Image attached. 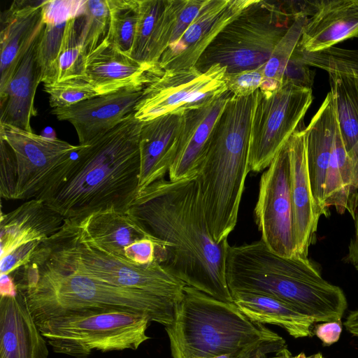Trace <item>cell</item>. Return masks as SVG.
Wrapping results in <instances>:
<instances>
[{
	"instance_id": "obj_43",
	"label": "cell",
	"mask_w": 358,
	"mask_h": 358,
	"mask_svg": "<svg viewBox=\"0 0 358 358\" xmlns=\"http://www.w3.org/2000/svg\"><path fill=\"white\" fill-rule=\"evenodd\" d=\"M341 332V320L322 322L315 329L317 337L327 346L336 343L340 338Z\"/></svg>"
},
{
	"instance_id": "obj_47",
	"label": "cell",
	"mask_w": 358,
	"mask_h": 358,
	"mask_svg": "<svg viewBox=\"0 0 358 358\" xmlns=\"http://www.w3.org/2000/svg\"><path fill=\"white\" fill-rule=\"evenodd\" d=\"M292 357L293 356L289 350L287 348H285L279 352L275 353V355L271 358H292Z\"/></svg>"
},
{
	"instance_id": "obj_37",
	"label": "cell",
	"mask_w": 358,
	"mask_h": 358,
	"mask_svg": "<svg viewBox=\"0 0 358 358\" xmlns=\"http://www.w3.org/2000/svg\"><path fill=\"white\" fill-rule=\"evenodd\" d=\"M43 90L49 95V103L52 109L69 107L99 96L84 78L43 84Z\"/></svg>"
},
{
	"instance_id": "obj_8",
	"label": "cell",
	"mask_w": 358,
	"mask_h": 358,
	"mask_svg": "<svg viewBox=\"0 0 358 358\" xmlns=\"http://www.w3.org/2000/svg\"><path fill=\"white\" fill-rule=\"evenodd\" d=\"M150 322L138 312L99 308L65 310L36 324L55 352L87 358L94 350H137L150 338Z\"/></svg>"
},
{
	"instance_id": "obj_45",
	"label": "cell",
	"mask_w": 358,
	"mask_h": 358,
	"mask_svg": "<svg viewBox=\"0 0 358 358\" xmlns=\"http://www.w3.org/2000/svg\"><path fill=\"white\" fill-rule=\"evenodd\" d=\"M0 292L2 294H13L17 292L16 286L11 274H1Z\"/></svg>"
},
{
	"instance_id": "obj_19",
	"label": "cell",
	"mask_w": 358,
	"mask_h": 358,
	"mask_svg": "<svg viewBox=\"0 0 358 358\" xmlns=\"http://www.w3.org/2000/svg\"><path fill=\"white\" fill-rule=\"evenodd\" d=\"M231 96L228 90L201 106L183 111L177 154L168 173L170 180L196 175L214 127Z\"/></svg>"
},
{
	"instance_id": "obj_33",
	"label": "cell",
	"mask_w": 358,
	"mask_h": 358,
	"mask_svg": "<svg viewBox=\"0 0 358 358\" xmlns=\"http://www.w3.org/2000/svg\"><path fill=\"white\" fill-rule=\"evenodd\" d=\"M110 11L107 41L122 53L131 55L139 16L140 0H106Z\"/></svg>"
},
{
	"instance_id": "obj_16",
	"label": "cell",
	"mask_w": 358,
	"mask_h": 358,
	"mask_svg": "<svg viewBox=\"0 0 358 358\" xmlns=\"http://www.w3.org/2000/svg\"><path fill=\"white\" fill-rule=\"evenodd\" d=\"M143 89H124L99 95L69 107L52 109L60 121H67L75 128L80 145H87L110 131L127 116L143 96Z\"/></svg>"
},
{
	"instance_id": "obj_9",
	"label": "cell",
	"mask_w": 358,
	"mask_h": 358,
	"mask_svg": "<svg viewBox=\"0 0 358 358\" xmlns=\"http://www.w3.org/2000/svg\"><path fill=\"white\" fill-rule=\"evenodd\" d=\"M84 145L0 124V196L39 199L58 180Z\"/></svg>"
},
{
	"instance_id": "obj_6",
	"label": "cell",
	"mask_w": 358,
	"mask_h": 358,
	"mask_svg": "<svg viewBox=\"0 0 358 358\" xmlns=\"http://www.w3.org/2000/svg\"><path fill=\"white\" fill-rule=\"evenodd\" d=\"M173 358H213L264 341L282 338L251 320L234 302L185 285L171 323L165 326Z\"/></svg>"
},
{
	"instance_id": "obj_41",
	"label": "cell",
	"mask_w": 358,
	"mask_h": 358,
	"mask_svg": "<svg viewBox=\"0 0 358 358\" xmlns=\"http://www.w3.org/2000/svg\"><path fill=\"white\" fill-rule=\"evenodd\" d=\"M206 1L183 0L182 5L176 17L169 45L179 40L192 23Z\"/></svg>"
},
{
	"instance_id": "obj_39",
	"label": "cell",
	"mask_w": 358,
	"mask_h": 358,
	"mask_svg": "<svg viewBox=\"0 0 358 358\" xmlns=\"http://www.w3.org/2000/svg\"><path fill=\"white\" fill-rule=\"evenodd\" d=\"M42 241H36L20 245L0 257V273L11 274L30 261Z\"/></svg>"
},
{
	"instance_id": "obj_46",
	"label": "cell",
	"mask_w": 358,
	"mask_h": 358,
	"mask_svg": "<svg viewBox=\"0 0 358 358\" xmlns=\"http://www.w3.org/2000/svg\"><path fill=\"white\" fill-rule=\"evenodd\" d=\"M344 325L350 334L358 336V310L350 312L344 322Z\"/></svg>"
},
{
	"instance_id": "obj_40",
	"label": "cell",
	"mask_w": 358,
	"mask_h": 358,
	"mask_svg": "<svg viewBox=\"0 0 358 358\" xmlns=\"http://www.w3.org/2000/svg\"><path fill=\"white\" fill-rule=\"evenodd\" d=\"M314 78L315 71L294 51L285 70L283 80L289 81L298 87L313 90Z\"/></svg>"
},
{
	"instance_id": "obj_23",
	"label": "cell",
	"mask_w": 358,
	"mask_h": 358,
	"mask_svg": "<svg viewBox=\"0 0 358 358\" xmlns=\"http://www.w3.org/2000/svg\"><path fill=\"white\" fill-rule=\"evenodd\" d=\"M65 218L44 201L32 199L6 213H1L0 257L15 248L43 241L57 232Z\"/></svg>"
},
{
	"instance_id": "obj_35",
	"label": "cell",
	"mask_w": 358,
	"mask_h": 358,
	"mask_svg": "<svg viewBox=\"0 0 358 358\" xmlns=\"http://www.w3.org/2000/svg\"><path fill=\"white\" fill-rule=\"evenodd\" d=\"M110 11L106 0H85L78 16L80 40L87 56L107 38L110 28Z\"/></svg>"
},
{
	"instance_id": "obj_5",
	"label": "cell",
	"mask_w": 358,
	"mask_h": 358,
	"mask_svg": "<svg viewBox=\"0 0 358 358\" xmlns=\"http://www.w3.org/2000/svg\"><path fill=\"white\" fill-rule=\"evenodd\" d=\"M11 275L36 322L65 310L101 308L138 312L151 322L167 326L177 303L31 261Z\"/></svg>"
},
{
	"instance_id": "obj_26",
	"label": "cell",
	"mask_w": 358,
	"mask_h": 358,
	"mask_svg": "<svg viewBox=\"0 0 358 358\" xmlns=\"http://www.w3.org/2000/svg\"><path fill=\"white\" fill-rule=\"evenodd\" d=\"M73 219L84 241L128 262L133 245L148 238L138 222L127 213L103 210Z\"/></svg>"
},
{
	"instance_id": "obj_3",
	"label": "cell",
	"mask_w": 358,
	"mask_h": 358,
	"mask_svg": "<svg viewBox=\"0 0 358 358\" xmlns=\"http://www.w3.org/2000/svg\"><path fill=\"white\" fill-rule=\"evenodd\" d=\"M225 271L231 294L268 295L294 307L315 322L341 321L348 307L343 289L324 279L308 258L278 255L262 239L229 245Z\"/></svg>"
},
{
	"instance_id": "obj_15",
	"label": "cell",
	"mask_w": 358,
	"mask_h": 358,
	"mask_svg": "<svg viewBox=\"0 0 358 358\" xmlns=\"http://www.w3.org/2000/svg\"><path fill=\"white\" fill-rule=\"evenodd\" d=\"M289 162V188L293 213L296 256L308 258L322 216L312 191L307 158L306 127H301L287 143Z\"/></svg>"
},
{
	"instance_id": "obj_1",
	"label": "cell",
	"mask_w": 358,
	"mask_h": 358,
	"mask_svg": "<svg viewBox=\"0 0 358 358\" xmlns=\"http://www.w3.org/2000/svg\"><path fill=\"white\" fill-rule=\"evenodd\" d=\"M127 214L154 242L155 259L166 271L186 285L233 302L225 271L229 244L210 234L196 175L153 182L138 192Z\"/></svg>"
},
{
	"instance_id": "obj_2",
	"label": "cell",
	"mask_w": 358,
	"mask_h": 358,
	"mask_svg": "<svg viewBox=\"0 0 358 358\" xmlns=\"http://www.w3.org/2000/svg\"><path fill=\"white\" fill-rule=\"evenodd\" d=\"M142 124L132 113L117 127L84 145L39 199L65 219L103 210L127 213L138 192Z\"/></svg>"
},
{
	"instance_id": "obj_44",
	"label": "cell",
	"mask_w": 358,
	"mask_h": 358,
	"mask_svg": "<svg viewBox=\"0 0 358 358\" xmlns=\"http://www.w3.org/2000/svg\"><path fill=\"white\" fill-rule=\"evenodd\" d=\"M355 225V232L348 245V251L346 256L347 261L358 272V206L352 217Z\"/></svg>"
},
{
	"instance_id": "obj_12",
	"label": "cell",
	"mask_w": 358,
	"mask_h": 358,
	"mask_svg": "<svg viewBox=\"0 0 358 358\" xmlns=\"http://www.w3.org/2000/svg\"><path fill=\"white\" fill-rule=\"evenodd\" d=\"M227 69L219 64L207 71L195 66L164 71L143 90L134 110L135 117L147 122L157 117L201 106L228 91Z\"/></svg>"
},
{
	"instance_id": "obj_29",
	"label": "cell",
	"mask_w": 358,
	"mask_h": 358,
	"mask_svg": "<svg viewBox=\"0 0 358 358\" xmlns=\"http://www.w3.org/2000/svg\"><path fill=\"white\" fill-rule=\"evenodd\" d=\"M85 0H45L43 27L37 43V59L42 69V83H54L55 62L69 20L80 15Z\"/></svg>"
},
{
	"instance_id": "obj_34",
	"label": "cell",
	"mask_w": 358,
	"mask_h": 358,
	"mask_svg": "<svg viewBox=\"0 0 358 358\" xmlns=\"http://www.w3.org/2000/svg\"><path fill=\"white\" fill-rule=\"evenodd\" d=\"M78 16L71 18L66 24L55 62L53 83L84 78L87 55L83 51L80 40Z\"/></svg>"
},
{
	"instance_id": "obj_22",
	"label": "cell",
	"mask_w": 358,
	"mask_h": 358,
	"mask_svg": "<svg viewBox=\"0 0 358 358\" xmlns=\"http://www.w3.org/2000/svg\"><path fill=\"white\" fill-rule=\"evenodd\" d=\"M354 37L358 38V0L316 1L296 49L320 51Z\"/></svg>"
},
{
	"instance_id": "obj_48",
	"label": "cell",
	"mask_w": 358,
	"mask_h": 358,
	"mask_svg": "<svg viewBox=\"0 0 358 358\" xmlns=\"http://www.w3.org/2000/svg\"><path fill=\"white\" fill-rule=\"evenodd\" d=\"M292 358H323L320 353H316L310 356H306L303 352H301L296 356H293Z\"/></svg>"
},
{
	"instance_id": "obj_11",
	"label": "cell",
	"mask_w": 358,
	"mask_h": 358,
	"mask_svg": "<svg viewBox=\"0 0 358 358\" xmlns=\"http://www.w3.org/2000/svg\"><path fill=\"white\" fill-rule=\"evenodd\" d=\"M313 101V90L283 80L273 92L258 90L252 117L249 167L259 172L268 168L302 124Z\"/></svg>"
},
{
	"instance_id": "obj_10",
	"label": "cell",
	"mask_w": 358,
	"mask_h": 358,
	"mask_svg": "<svg viewBox=\"0 0 358 358\" xmlns=\"http://www.w3.org/2000/svg\"><path fill=\"white\" fill-rule=\"evenodd\" d=\"M255 0L209 45L195 66L201 71L219 64L227 73L264 65L296 15L290 1Z\"/></svg>"
},
{
	"instance_id": "obj_30",
	"label": "cell",
	"mask_w": 358,
	"mask_h": 358,
	"mask_svg": "<svg viewBox=\"0 0 358 358\" xmlns=\"http://www.w3.org/2000/svg\"><path fill=\"white\" fill-rule=\"evenodd\" d=\"M324 203L342 215L352 216L358 206V191L355 185L354 169L345 148L340 126L336 129L324 185Z\"/></svg>"
},
{
	"instance_id": "obj_27",
	"label": "cell",
	"mask_w": 358,
	"mask_h": 358,
	"mask_svg": "<svg viewBox=\"0 0 358 358\" xmlns=\"http://www.w3.org/2000/svg\"><path fill=\"white\" fill-rule=\"evenodd\" d=\"M38 37L29 47L0 94V124L28 131H33L30 121L36 113L34 97L38 84L42 83V69L37 59Z\"/></svg>"
},
{
	"instance_id": "obj_28",
	"label": "cell",
	"mask_w": 358,
	"mask_h": 358,
	"mask_svg": "<svg viewBox=\"0 0 358 358\" xmlns=\"http://www.w3.org/2000/svg\"><path fill=\"white\" fill-rule=\"evenodd\" d=\"M231 296L240 310L254 322L279 326L295 338L313 335L315 322L281 300L248 292L234 293Z\"/></svg>"
},
{
	"instance_id": "obj_38",
	"label": "cell",
	"mask_w": 358,
	"mask_h": 358,
	"mask_svg": "<svg viewBox=\"0 0 358 358\" xmlns=\"http://www.w3.org/2000/svg\"><path fill=\"white\" fill-rule=\"evenodd\" d=\"M264 66L233 73H226L225 83L227 90L237 97L253 94L259 90L264 80Z\"/></svg>"
},
{
	"instance_id": "obj_31",
	"label": "cell",
	"mask_w": 358,
	"mask_h": 358,
	"mask_svg": "<svg viewBox=\"0 0 358 358\" xmlns=\"http://www.w3.org/2000/svg\"><path fill=\"white\" fill-rule=\"evenodd\" d=\"M347 151L358 141V78L328 73Z\"/></svg>"
},
{
	"instance_id": "obj_7",
	"label": "cell",
	"mask_w": 358,
	"mask_h": 358,
	"mask_svg": "<svg viewBox=\"0 0 358 358\" xmlns=\"http://www.w3.org/2000/svg\"><path fill=\"white\" fill-rule=\"evenodd\" d=\"M31 261L177 302L186 285L157 260L135 264L92 245L80 237L73 218L65 219L57 232L41 242Z\"/></svg>"
},
{
	"instance_id": "obj_13",
	"label": "cell",
	"mask_w": 358,
	"mask_h": 358,
	"mask_svg": "<svg viewBox=\"0 0 358 358\" xmlns=\"http://www.w3.org/2000/svg\"><path fill=\"white\" fill-rule=\"evenodd\" d=\"M255 215L262 240L271 251L296 256L287 144L262 175Z\"/></svg>"
},
{
	"instance_id": "obj_18",
	"label": "cell",
	"mask_w": 358,
	"mask_h": 358,
	"mask_svg": "<svg viewBox=\"0 0 358 358\" xmlns=\"http://www.w3.org/2000/svg\"><path fill=\"white\" fill-rule=\"evenodd\" d=\"M45 1L16 0L1 13L0 94L43 27Z\"/></svg>"
},
{
	"instance_id": "obj_14",
	"label": "cell",
	"mask_w": 358,
	"mask_h": 358,
	"mask_svg": "<svg viewBox=\"0 0 358 358\" xmlns=\"http://www.w3.org/2000/svg\"><path fill=\"white\" fill-rule=\"evenodd\" d=\"M255 0H207L178 41L169 45L159 64L163 70L194 66L220 31Z\"/></svg>"
},
{
	"instance_id": "obj_17",
	"label": "cell",
	"mask_w": 358,
	"mask_h": 358,
	"mask_svg": "<svg viewBox=\"0 0 358 358\" xmlns=\"http://www.w3.org/2000/svg\"><path fill=\"white\" fill-rule=\"evenodd\" d=\"M163 72L159 64L139 62L106 38L87 56L84 78L102 95L124 89H143Z\"/></svg>"
},
{
	"instance_id": "obj_25",
	"label": "cell",
	"mask_w": 358,
	"mask_h": 358,
	"mask_svg": "<svg viewBox=\"0 0 358 358\" xmlns=\"http://www.w3.org/2000/svg\"><path fill=\"white\" fill-rule=\"evenodd\" d=\"M183 0H140L139 16L130 57L159 64L169 47Z\"/></svg>"
},
{
	"instance_id": "obj_24",
	"label": "cell",
	"mask_w": 358,
	"mask_h": 358,
	"mask_svg": "<svg viewBox=\"0 0 358 358\" xmlns=\"http://www.w3.org/2000/svg\"><path fill=\"white\" fill-rule=\"evenodd\" d=\"M339 126L334 96L329 91L306 127L310 184L315 201L322 216L329 215V208L324 203V185L334 138Z\"/></svg>"
},
{
	"instance_id": "obj_32",
	"label": "cell",
	"mask_w": 358,
	"mask_h": 358,
	"mask_svg": "<svg viewBox=\"0 0 358 358\" xmlns=\"http://www.w3.org/2000/svg\"><path fill=\"white\" fill-rule=\"evenodd\" d=\"M308 19V16L303 14L296 15L274 48L264 66V80L260 91L273 92L281 87L285 70L298 45Z\"/></svg>"
},
{
	"instance_id": "obj_42",
	"label": "cell",
	"mask_w": 358,
	"mask_h": 358,
	"mask_svg": "<svg viewBox=\"0 0 358 358\" xmlns=\"http://www.w3.org/2000/svg\"><path fill=\"white\" fill-rule=\"evenodd\" d=\"M287 348L282 338L279 340L264 341L245 349L213 358H268L271 353H276Z\"/></svg>"
},
{
	"instance_id": "obj_20",
	"label": "cell",
	"mask_w": 358,
	"mask_h": 358,
	"mask_svg": "<svg viewBox=\"0 0 358 358\" xmlns=\"http://www.w3.org/2000/svg\"><path fill=\"white\" fill-rule=\"evenodd\" d=\"M46 340L19 292L0 298V358H48Z\"/></svg>"
},
{
	"instance_id": "obj_21",
	"label": "cell",
	"mask_w": 358,
	"mask_h": 358,
	"mask_svg": "<svg viewBox=\"0 0 358 358\" xmlns=\"http://www.w3.org/2000/svg\"><path fill=\"white\" fill-rule=\"evenodd\" d=\"M182 115L183 111H178L143 122L138 192L169 173L177 154Z\"/></svg>"
},
{
	"instance_id": "obj_4",
	"label": "cell",
	"mask_w": 358,
	"mask_h": 358,
	"mask_svg": "<svg viewBox=\"0 0 358 358\" xmlns=\"http://www.w3.org/2000/svg\"><path fill=\"white\" fill-rule=\"evenodd\" d=\"M256 92L232 94L217 121L196 176L210 234L217 243L228 238L238 220L249 167L252 117Z\"/></svg>"
},
{
	"instance_id": "obj_36",
	"label": "cell",
	"mask_w": 358,
	"mask_h": 358,
	"mask_svg": "<svg viewBox=\"0 0 358 358\" xmlns=\"http://www.w3.org/2000/svg\"><path fill=\"white\" fill-rule=\"evenodd\" d=\"M295 52L309 66L319 68L328 73L358 78V50L335 45L313 52L300 51L296 48Z\"/></svg>"
}]
</instances>
